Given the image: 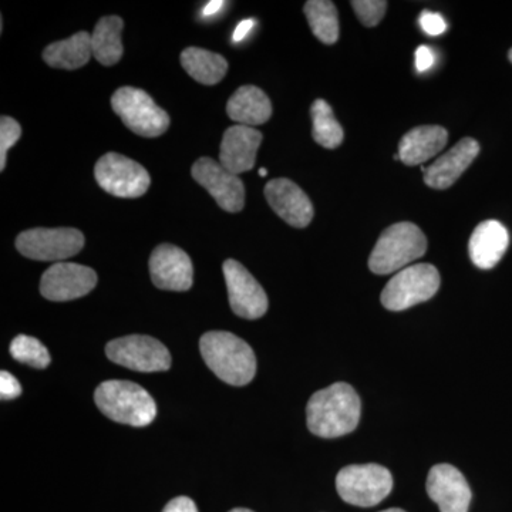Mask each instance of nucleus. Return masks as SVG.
Returning a JSON list of instances; mask_svg holds the SVG:
<instances>
[{
  "label": "nucleus",
  "mask_w": 512,
  "mask_h": 512,
  "mask_svg": "<svg viewBox=\"0 0 512 512\" xmlns=\"http://www.w3.org/2000/svg\"><path fill=\"white\" fill-rule=\"evenodd\" d=\"M362 403L348 383H335L319 390L306 407L308 429L322 439H336L356 430Z\"/></svg>",
  "instance_id": "f257e3e1"
},
{
  "label": "nucleus",
  "mask_w": 512,
  "mask_h": 512,
  "mask_svg": "<svg viewBox=\"0 0 512 512\" xmlns=\"http://www.w3.org/2000/svg\"><path fill=\"white\" fill-rule=\"evenodd\" d=\"M201 355L212 372L231 386L251 383L256 373L254 350L229 332H208L200 340Z\"/></svg>",
  "instance_id": "f03ea898"
},
{
  "label": "nucleus",
  "mask_w": 512,
  "mask_h": 512,
  "mask_svg": "<svg viewBox=\"0 0 512 512\" xmlns=\"http://www.w3.org/2000/svg\"><path fill=\"white\" fill-rule=\"evenodd\" d=\"M94 402L100 412L117 423L146 427L157 416L153 397L137 383L127 380H107L96 389Z\"/></svg>",
  "instance_id": "7ed1b4c3"
},
{
  "label": "nucleus",
  "mask_w": 512,
  "mask_h": 512,
  "mask_svg": "<svg viewBox=\"0 0 512 512\" xmlns=\"http://www.w3.org/2000/svg\"><path fill=\"white\" fill-rule=\"evenodd\" d=\"M427 251V239L423 231L412 222H399L380 235L369 258L373 274L389 275L402 271L417 261Z\"/></svg>",
  "instance_id": "20e7f679"
},
{
  "label": "nucleus",
  "mask_w": 512,
  "mask_h": 512,
  "mask_svg": "<svg viewBox=\"0 0 512 512\" xmlns=\"http://www.w3.org/2000/svg\"><path fill=\"white\" fill-rule=\"evenodd\" d=\"M439 271L433 265L407 266L390 279L380 301L389 311L400 312L429 301L440 289Z\"/></svg>",
  "instance_id": "39448f33"
},
{
  "label": "nucleus",
  "mask_w": 512,
  "mask_h": 512,
  "mask_svg": "<svg viewBox=\"0 0 512 512\" xmlns=\"http://www.w3.org/2000/svg\"><path fill=\"white\" fill-rule=\"evenodd\" d=\"M336 490L345 503L356 507H375L393 490V477L379 464L348 466L336 477Z\"/></svg>",
  "instance_id": "423d86ee"
},
{
  "label": "nucleus",
  "mask_w": 512,
  "mask_h": 512,
  "mask_svg": "<svg viewBox=\"0 0 512 512\" xmlns=\"http://www.w3.org/2000/svg\"><path fill=\"white\" fill-rule=\"evenodd\" d=\"M111 106L127 128L141 137L163 136L170 117L144 90L121 87L111 97Z\"/></svg>",
  "instance_id": "0eeeda50"
},
{
  "label": "nucleus",
  "mask_w": 512,
  "mask_h": 512,
  "mask_svg": "<svg viewBox=\"0 0 512 512\" xmlns=\"http://www.w3.org/2000/svg\"><path fill=\"white\" fill-rule=\"evenodd\" d=\"M83 247L84 235L74 228L29 229L16 239V248L26 258L56 264L79 254Z\"/></svg>",
  "instance_id": "6e6552de"
},
{
  "label": "nucleus",
  "mask_w": 512,
  "mask_h": 512,
  "mask_svg": "<svg viewBox=\"0 0 512 512\" xmlns=\"http://www.w3.org/2000/svg\"><path fill=\"white\" fill-rule=\"evenodd\" d=\"M94 177L104 191L119 198L143 197L151 184L143 165L117 153H107L97 161Z\"/></svg>",
  "instance_id": "1a4fd4ad"
},
{
  "label": "nucleus",
  "mask_w": 512,
  "mask_h": 512,
  "mask_svg": "<svg viewBox=\"0 0 512 512\" xmlns=\"http://www.w3.org/2000/svg\"><path fill=\"white\" fill-rule=\"evenodd\" d=\"M111 362L136 372H165L171 367V355L160 340L131 335L111 340L106 346Z\"/></svg>",
  "instance_id": "9d476101"
},
{
  "label": "nucleus",
  "mask_w": 512,
  "mask_h": 512,
  "mask_svg": "<svg viewBox=\"0 0 512 512\" xmlns=\"http://www.w3.org/2000/svg\"><path fill=\"white\" fill-rule=\"evenodd\" d=\"M222 269L227 282L229 305L235 315L248 320L262 318L269 306L264 288L244 265L234 259L225 261Z\"/></svg>",
  "instance_id": "9b49d317"
},
{
  "label": "nucleus",
  "mask_w": 512,
  "mask_h": 512,
  "mask_svg": "<svg viewBox=\"0 0 512 512\" xmlns=\"http://www.w3.org/2000/svg\"><path fill=\"white\" fill-rule=\"evenodd\" d=\"M192 177L202 185L222 210L242 211L245 205V187L238 175L232 174L221 163L212 158H200L192 165Z\"/></svg>",
  "instance_id": "f8f14e48"
},
{
  "label": "nucleus",
  "mask_w": 512,
  "mask_h": 512,
  "mask_svg": "<svg viewBox=\"0 0 512 512\" xmlns=\"http://www.w3.org/2000/svg\"><path fill=\"white\" fill-rule=\"evenodd\" d=\"M97 274L89 266L57 262L40 281V293L53 302H67L89 295L96 288Z\"/></svg>",
  "instance_id": "ddd939ff"
},
{
  "label": "nucleus",
  "mask_w": 512,
  "mask_h": 512,
  "mask_svg": "<svg viewBox=\"0 0 512 512\" xmlns=\"http://www.w3.org/2000/svg\"><path fill=\"white\" fill-rule=\"evenodd\" d=\"M150 274L158 289L185 292L192 286L194 268L187 252L174 245L163 244L151 254Z\"/></svg>",
  "instance_id": "4468645a"
},
{
  "label": "nucleus",
  "mask_w": 512,
  "mask_h": 512,
  "mask_svg": "<svg viewBox=\"0 0 512 512\" xmlns=\"http://www.w3.org/2000/svg\"><path fill=\"white\" fill-rule=\"evenodd\" d=\"M426 490L441 512H468L470 508L473 497L470 485L461 471L450 464L431 468Z\"/></svg>",
  "instance_id": "2eb2a0df"
},
{
  "label": "nucleus",
  "mask_w": 512,
  "mask_h": 512,
  "mask_svg": "<svg viewBox=\"0 0 512 512\" xmlns=\"http://www.w3.org/2000/svg\"><path fill=\"white\" fill-rule=\"evenodd\" d=\"M265 197L272 210L295 228H306L311 224L313 205L308 195L299 185L286 178L269 181L265 187Z\"/></svg>",
  "instance_id": "dca6fc26"
},
{
  "label": "nucleus",
  "mask_w": 512,
  "mask_h": 512,
  "mask_svg": "<svg viewBox=\"0 0 512 512\" xmlns=\"http://www.w3.org/2000/svg\"><path fill=\"white\" fill-rule=\"evenodd\" d=\"M480 153L473 138H463L448 153L437 158L424 173V183L434 190H447L456 183Z\"/></svg>",
  "instance_id": "f3484780"
},
{
  "label": "nucleus",
  "mask_w": 512,
  "mask_h": 512,
  "mask_svg": "<svg viewBox=\"0 0 512 512\" xmlns=\"http://www.w3.org/2000/svg\"><path fill=\"white\" fill-rule=\"evenodd\" d=\"M262 143V134L255 128L247 126L229 127L222 137L221 164L239 175L255 167L256 153Z\"/></svg>",
  "instance_id": "a211bd4d"
},
{
  "label": "nucleus",
  "mask_w": 512,
  "mask_h": 512,
  "mask_svg": "<svg viewBox=\"0 0 512 512\" xmlns=\"http://www.w3.org/2000/svg\"><path fill=\"white\" fill-rule=\"evenodd\" d=\"M510 245V234L501 222H481L468 244L471 261L480 269L494 268L501 261Z\"/></svg>",
  "instance_id": "6ab92c4d"
},
{
  "label": "nucleus",
  "mask_w": 512,
  "mask_h": 512,
  "mask_svg": "<svg viewBox=\"0 0 512 512\" xmlns=\"http://www.w3.org/2000/svg\"><path fill=\"white\" fill-rule=\"evenodd\" d=\"M448 133L440 126L413 128L400 140L399 156L403 164L414 167L429 161L446 147Z\"/></svg>",
  "instance_id": "aec40b11"
},
{
  "label": "nucleus",
  "mask_w": 512,
  "mask_h": 512,
  "mask_svg": "<svg viewBox=\"0 0 512 512\" xmlns=\"http://www.w3.org/2000/svg\"><path fill=\"white\" fill-rule=\"evenodd\" d=\"M227 113L238 126L254 128L271 119L272 104L264 90L256 86H242L229 99Z\"/></svg>",
  "instance_id": "412c9836"
},
{
  "label": "nucleus",
  "mask_w": 512,
  "mask_h": 512,
  "mask_svg": "<svg viewBox=\"0 0 512 512\" xmlns=\"http://www.w3.org/2000/svg\"><path fill=\"white\" fill-rule=\"evenodd\" d=\"M92 52V35L79 32L69 39L60 40L46 47L43 59L50 67L64 70H76L89 63Z\"/></svg>",
  "instance_id": "4be33fe9"
},
{
  "label": "nucleus",
  "mask_w": 512,
  "mask_h": 512,
  "mask_svg": "<svg viewBox=\"0 0 512 512\" xmlns=\"http://www.w3.org/2000/svg\"><path fill=\"white\" fill-rule=\"evenodd\" d=\"M181 64L192 79L205 86H214L224 79L228 72L225 57L200 47H188L181 53Z\"/></svg>",
  "instance_id": "5701e85b"
},
{
  "label": "nucleus",
  "mask_w": 512,
  "mask_h": 512,
  "mask_svg": "<svg viewBox=\"0 0 512 512\" xmlns=\"http://www.w3.org/2000/svg\"><path fill=\"white\" fill-rule=\"evenodd\" d=\"M123 28L124 22L119 16H106L97 22L92 35V52L103 66H114L123 57Z\"/></svg>",
  "instance_id": "b1692460"
},
{
  "label": "nucleus",
  "mask_w": 512,
  "mask_h": 512,
  "mask_svg": "<svg viewBox=\"0 0 512 512\" xmlns=\"http://www.w3.org/2000/svg\"><path fill=\"white\" fill-rule=\"evenodd\" d=\"M305 15L313 35L325 45H333L339 39V18L335 3L330 0H309Z\"/></svg>",
  "instance_id": "393cba45"
},
{
  "label": "nucleus",
  "mask_w": 512,
  "mask_h": 512,
  "mask_svg": "<svg viewBox=\"0 0 512 512\" xmlns=\"http://www.w3.org/2000/svg\"><path fill=\"white\" fill-rule=\"evenodd\" d=\"M311 114L313 140L319 146L329 148V150L338 148L342 144L345 133H343L339 121L336 120L332 107L325 100H316L312 104Z\"/></svg>",
  "instance_id": "a878e982"
},
{
  "label": "nucleus",
  "mask_w": 512,
  "mask_h": 512,
  "mask_svg": "<svg viewBox=\"0 0 512 512\" xmlns=\"http://www.w3.org/2000/svg\"><path fill=\"white\" fill-rule=\"evenodd\" d=\"M9 350L13 359L35 367V369H46L50 365L49 350L40 340L32 338V336H16L10 343Z\"/></svg>",
  "instance_id": "bb28decb"
},
{
  "label": "nucleus",
  "mask_w": 512,
  "mask_h": 512,
  "mask_svg": "<svg viewBox=\"0 0 512 512\" xmlns=\"http://www.w3.org/2000/svg\"><path fill=\"white\" fill-rule=\"evenodd\" d=\"M353 9H355L357 18L367 28H375L382 22L384 13H386L387 2L382 0H353Z\"/></svg>",
  "instance_id": "cd10ccee"
},
{
  "label": "nucleus",
  "mask_w": 512,
  "mask_h": 512,
  "mask_svg": "<svg viewBox=\"0 0 512 512\" xmlns=\"http://www.w3.org/2000/svg\"><path fill=\"white\" fill-rule=\"evenodd\" d=\"M22 136V127L12 117L3 116L0 119V170H5L6 154L9 148L15 146Z\"/></svg>",
  "instance_id": "c85d7f7f"
},
{
  "label": "nucleus",
  "mask_w": 512,
  "mask_h": 512,
  "mask_svg": "<svg viewBox=\"0 0 512 512\" xmlns=\"http://www.w3.org/2000/svg\"><path fill=\"white\" fill-rule=\"evenodd\" d=\"M419 23L424 33L430 36H440L446 32L447 23L439 13L424 10L420 15Z\"/></svg>",
  "instance_id": "c756f323"
},
{
  "label": "nucleus",
  "mask_w": 512,
  "mask_h": 512,
  "mask_svg": "<svg viewBox=\"0 0 512 512\" xmlns=\"http://www.w3.org/2000/svg\"><path fill=\"white\" fill-rule=\"evenodd\" d=\"M20 393H22V387H20L18 379L3 370L0 373V397H2V400L16 399L20 396Z\"/></svg>",
  "instance_id": "7c9ffc66"
},
{
  "label": "nucleus",
  "mask_w": 512,
  "mask_h": 512,
  "mask_svg": "<svg viewBox=\"0 0 512 512\" xmlns=\"http://www.w3.org/2000/svg\"><path fill=\"white\" fill-rule=\"evenodd\" d=\"M436 63V56H434L433 50L427 46L417 47L416 50V69L417 72L426 73L429 72L431 67Z\"/></svg>",
  "instance_id": "2f4dec72"
},
{
  "label": "nucleus",
  "mask_w": 512,
  "mask_h": 512,
  "mask_svg": "<svg viewBox=\"0 0 512 512\" xmlns=\"http://www.w3.org/2000/svg\"><path fill=\"white\" fill-rule=\"evenodd\" d=\"M163 512H198V508L191 498L177 497L165 505Z\"/></svg>",
  "instance_id": "473e14b6"
},
{
  "label": "nucleus",
  "mask_w": 512,
  "mask_h": 512,
  "mask_svg": "<svg viewBox=\"0 0 512 512\" xmlns=\"http://www.w3.org/2000/svg\"><path fill=\"white\" fill-rule=\"evenodd\" d=\"M254 26V19L242 20V22L239 23V25L237 26V29H235L234 36H232V40H234V42H241V40H244L245 37L249 35V32H251V30L254 29Z\"/></svg>",
  "instance_id": "72a5a7b5"
},
{
  "label": "nucleus",
  "mask_w": 512,
  "mask_h": 512,
  "mask_svg": "<svg viewBox=\"0 0 512 512\" xmlns=\"http://www.w3.org/2000/svg\"><path fill=\"white\" fill-rule=\"evenodd\" d=\"M224 6L225 2H221V0H214V2L207 3V6L202 10V18H212V16L217 15Z\"/></svg>",
  "instance_id": "f704fd0d"
},
{
  "label": "nucleus",
  "mask_w": 512,
  "mask_h": 512,
  "mask_svg": "<svg viewBox=\"0 0 512 512\" xmlns=\"http://www.w3.org/2000/svg\"><path fill=\"white\" fill-rule=\"evenodd\" d=\"M229 512H254V511L248 510V508H235V510H232Z\"/></svg>",
  "instance_id": "c9c22d12"
},
{
  "label": "nucleus",
  "mask_w": 512,
  "mask_h": 512,
  "mask_svg": "<svg viewBox=\"0 0 512 512\" xmlns=\"http://www.w3.org/2000/svg\"><path fill=\"white\" fill-rule=\"evenodd\" d=\"M382 512H406L403 510H400V508H390V510L382 511Z\"/></svg>",
  "instance_id": "e433bc0d"
},
{
  "label": "nucleus",
  "mask_w": 512,
  "mask_h": 512,
  "mask_svg": "<svg viewBox=\"0 0 512 512\" xmlns=\"http://www.w3.org/2000/svg\"><path fill=\"white\" fill-rule=\"evenodd\" d=\"M266 174H268V171H266L265 168H261V170H259V175H261V177H266Z\"/></svg>",
  "instance_id": "4c0bfd02"
},
{
  "label": "nucleus",
  "mask_w": 512,
  "mask_h": 512,
  "mask_svg": "<svg viewBox=\"0 0 512 512\" xmlns=\"http://www.w3.org/2000/svg\"><path fill=\"white\" fill-rule=\"evenodd\" d=\"M508 57H510V60H511V63H512V49L510 50V55H508Z\"/></svg>",
  "instance_id": "58836bf2"
}]
</instances>
